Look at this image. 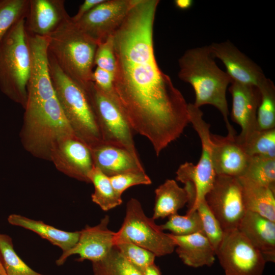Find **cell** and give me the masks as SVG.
Here are the masks:
<instances>
[{
  "label": "cell",
  "mask_w": 275,
  "mask_h": 275,
  "mask_svg": "<svg viewBox=\"0 0 275 275\" xmlns=\"http://www.w3.org/2000/svg\"><path fill=\"white\" fill-rule=\"evenodd\" d=\"M212 160L216 175L241 177L250 156L237 135L226 136L211 133Z\"/></svg>",
  "instance_id": "16"
},
{
  "label": "cell",
  "mask_w": 275,
  "mask_h": 275,
  "mask_svg": "<svg viewBox=\"0 0 275 275\" xmlns=\"http://www.w3.org/2000/svg\"><path fill=\"white\" fill-rule=\"evenodd\" d=\"M31 56L25 18L16 22L0 42V90L24 109L27 101Z\"/></svg>",
  "instance_id": "5"
},
{
  "label": "cell",
  "mask_w": 275,
  "mask_h": 275,
  "mask_svg": "<svg viewBox=\"0 0 275 275\" xmlns=\"http://www.w3.org/2000/svg\"><path fill=\"white\" fill-rule=\"evenodd\" d=\"M155 200L152 218H164L177 213L193 200L192 193L186 187H180L173 179H167L155 190Z\"/></svg>",
  "instance_id": "21"
},
{
  "label": "cell",
  "mask_w": 275,
  "mask_h": 275,
  "mask_svg": "<svg viewBox=\"0 0 275 275\" xmlns=\"http://www.w3.org/2000/svg\"><path fill=\"white\" fill-rule=\"evenodd\" d=\"M143 275H162L159 267L153 263L148 266L143 272Z\"/></svg>",
  "instance_id": "39"
},
{
  "label": "cell",
  "mask_w": 275,
  "mask_h": 275,
  "mask_svg": "<svg viewBox=\"0 0 275 275\" xmlns=\"http://www.w3.org/2000/svg\"><path fill=\"white\" fill-rule=\"evenodd\" d=\"M114 74L96 67L92 74V81L101 90L107 94L115 96L114 90Z\"/></svg>",
  "instance_id": "36"
},
{
  "label": "cell",
  "mask_w": 275,
  "mask_h": 275,
  "mask_svg": "<svg viewBox=\"0 0 275 275\" xmlns=\"http://www.w3.org/2000/svg\"><path fill=\"white\" fill-rule=\"evenodd\" d=\"M0 275H2V274H1V273H0Z\"/></svg>",
  "instance_id": "41"
},
{
  "label": "cell",
  "mask_w": 275,
  "mask_h": 275,
  "mask_svg": "<svg viewBox=\"0 0 275 275\" xmlns=\"http://www.w3.org/2000/svg\"><path fill=\"white\" fill-rule=\"evenodd\" d=\"M0 256L7 275H45L30 267L17 254L12 238L0 234Z\"/></svg>",
  "instance_id": "28"
},
{
  "label": "cell",
  "mask_w": 275,
  "mask_h": 275,
  "mask_svg": "<svg viewBox=\"0 0 275 275\" xmlns=\"http://www.w3.org/2000/svg\"><path fill=\"white\" fill-rule=\"evenodd\" d=\"M94 65L114 74L116 61L114 52L113 36L98 44L96 51Z\"/></svg>",
  "instance_id": "35"
},
{
  "label": "cell",
  "mask_w": 275,
  "mask_h": 275,
  "mask_svg": "<svg viewBox=\"0 0 275 275\" xmlns=\"http://www.w3.org/2000/svg\"><path fill=\"white\" fill-rule=\"evenodd\" d=\"M138 0H104L73 22L97 44L112 36Z\"/></svg>",
  "instance_id": "11"
},
{
  "label": "cell",
  "mask_w": 275,
  "mask_h": 275,
  "mask_svg": "<svg viewBox=\"0 0 275 275\" xmlns=\"http://www.w3.org/2000/svg\"><path fill=\"white\" fill-rule=\"evenodd\" d=\"M260 101L258 108L257 121L259 130L275 128V86L268 78L258 87Z\"/></svg>",
  "instance_id": "26"
},
{
  "label": "cell",
  "mask_w": 275,
  "mask_h": 275,
  "mask_svg": "<svg viewBox=\"0 0 275 275\" xmlns=\"http://www.w3.org/2000/svg\"><path fill=\"white\" fill-rule=\"evenodd\" d=\"M90 182L94 187L91 195L92 201L103 210L108 211L122 203V196L113 188L109 177L93 166L88 175Z\"/></svg>",
  "instance_id": "24"
},
{
  "label": "cell",
  "mask_w": 275,
  "mask_h": 275,
  "mask_svg": "<svg viewBox=\"0 0 275 275\" xmlns=\"http://www.w3.org/2000/svg\"><path fill=\"white\" fill-rule=\"evenodd\" d=\"M158 0H139L113 35L114 90L133 130L146 138L156 155L189 123L188 103L159 67L153 45Z\"/></svg>",
  "instance_id": "1"
},
{
  "label": "cell",
  "mask_w": 275,
  "mask_h": 275,
  "mask_svg": "<svg viewBox=\"0 0 275 275\" xmlns=\"http://www.w3.org/2000/svg\"><path fill=\"white\" fill-rule=\"evenodd\" d=\"M90 149L94 166L109 177L145 171L140 159L123 148L102 143Z\"/></svg>",
  "instance_id": "19"
},
{
  "label": "cell",
  "mask_w": 275,
  "mask_h": 275,
  "mask_svg": "<svg viewBox=\"0 0 275 275\" xmlns=\"http://www.w3.org/2000/svg\"><path fill=\"white\" fill-rule=\"evenodd\" d=\"M228 90L232 99L231 118L241 127L240 133L237 136L242 143L258 129L257 115L260 92L256 86L235 81L231 82Z\"/></svg>",
  "instance_id": "15"
},
{
  "label": "cell",
  "mask_w": 275,
  "mask_h": 275,
  "mask_svg": "<svg viewBox=\"0 0 275 275\" xmlns=\"http://www.w3.org/2000/svg\"><path fill=\"white\" fill-rule=\"evenodd\" d=\"M176 245V252L186 265L198 268L211 266L215 261V251L204 233L177 236L170 234Z\"/></svg>",
  "instance_id": "20"
},
{
  "label": "cell",
  "mask_w": 275,
  "mask_h": 275,
  "mask_svg": "<svg viewBox=\"0 0 275 275\" xmlns=\"http://www.w3.org/2000/svg\"><path fill=\"white\" fill-rule=\"evenodd\" d=\"M49 161L66 176L90 183L88 175L94 166L91 150L75 134L63 137L53 145Z\"/></svg>",
  "instance_id": "12"
},
{
  "label": "cell",
  "mask_w": 275,
  "mask_h": 275,
  "mask_svg": "<svg viewBox=\"0 0 275 275\" xmlns=\"http://www.w3.org/2000/svg\"><path fill=\"white\" fill-rule=\"evenodd\" d=\"M208 46L193 48L185 51L178 60V74L180 80L193 87L196 107L211 105L221 113L228 135L236 131L229 121L226 91L231 82L227 73L216 64Z\"/></svg>",
  "instance_id": "2"
},
{
  "label": "cell",
  "mask_w": 275,
  "mask_h": 275,
  "mask_svg": "<svg viewBox=\"0 0 275 275\" xmlns=\"http://www.w3.org/2000/svg\"><path fill=\"white\" fill-rule=\"evenodd\" d=\"M241 177L275 191V158L250 156L246 169Z\"/></svg>",
  "instance_id": "25"
},
{
  "label": "cell",
  "mask_w": 275,
  "mask_h": 275,
  "mask_svg": "<svg viewBox=\"0 0 275 275\" xmlns=\"http://www.w3.org/2000/svg\"><path fill=\"white\" fill-rule=\"evenodd\" d=\"M115 243L132 242L150 251L156 257L170 254L176 248L170 234L164 233L152 218L146 215L141 204L134 198L127 203L124 220L115 232Z\"/></svg>",
  "instance_id": "8"
},
{
  "label": "cell",
  "mask_w": 275,
  "mask_h": 275,
  "mask_svg": "<svg viewBox=\"0 0 275 275\" xmlns=\"http://www.w3.org/2000/svg\"><path fill=\"white\" fill-rule=\"evenodd\" d=\"M115 191L122 196L128 188L137 185H149L152 183L145 171L129 172L109 177Z\"/></svg>",
  "instance_id": "34"
},
{
  "label": "cell",
  "mask_w": 275,
  "mask_h": 275,
  "mask_svg": "<svg viewBox=\"0 0 275 275\" xmlns=\"http://www.w3.org/2000/svg\"><path fill=\"white\" fill-rule=\"evenodd\" d=\"M161 229L169 230L172 234L184 236L198 232L203 233V226L200 217L197 210L186 213L185 215L178 213L169 216L168 220L160 225Z\"/></svg>",
  "instance_id": "31"
},
{
  "label": "cell",
  "mask_w": 275,
  "mask_h": 275,
  "mask_svg": "<svg viewBox=\"0 0 275 275\" xmlns=\"http://www.w3.org/2000/svg\"><path fill=\"white\" fill-rule=\"evenodd\" d=\"M192 0H175L174 1L175 6L181 10H187L190 8L193 4Z\"/></svg>",
  "instance_id": "38"
},
{
  "label": "cell",
  "mask_w": 275,
  "mask_h": 275,
  "mask_svg": "<svg viewBox=\"0 0 275 275\" xmlns=\"http://www.w3.org/2000/svg\"><path fill=\"white\" fill-rule=\"evenodd\" d=\"M241 185L246 211L256 213L275 222V191L244 177H238Z\"/></svg>",
  "instance_id": "23"
},
{
  "label": "cell",
  "mask_w": 275,
  "mask_h": 275,
  "mask_svg": "<svg viewBox=\"0 0 275 275\" xmlns=\"http://www.w3.org/2000/svg\"><path fill=\"white\" fill-rule=\"evenodd\" d=\"M30 0H0V42L9 30L26 16Z\"/></svg>",
  "instance_id": "30"
},
{
  "label": "cell",
  "mask_w": 275,
  "mask_h": 275,
  "mask_svg": "<svg viewBox=\"0 0 275 275\" xmlns=\"http://www.w3.org/2000/svg\"><path fill=\"white\" fill-rule=\"evenodd\" d=\"M48 37V53L60 69L86 90L93 82L98 44L82 32L69 17Z\"/></svg>",
  "instance_id": "3"
},
{
  "label": "cell",
  "mask_w": 275,
  "mask_h": 275,
  "mask_svg": "<svg viewBox=\"0 0 275 275\" xmlns=\"http://www.w3.org/2000/svg\"><path fill=\"white\" fill-rule=\"evenodd\" d=\"M224 232L215 255L225 275H262L266 263L262 254L237 228Z\"/></svg>",
  "instance_id": "9"
},
{
  "label": "cell",
  "mask_w": 275,
  "mask_h": 275,
  "mask_svg": "<svg viewBox=\"0 0 275 275\" xmlns=\"http://www.w3.org/2000/svg\"><path fill=\"white\" fill-rule=\"evenodd\" d=\"M94 275H143L115 246L103 259L92 262Z\"/></svg>",
  "instance_id": "27"
},
{
  "label": "cell",
  "mask_w": 275,
  "mask_h": 275,
  "mask_svg": "<svg viewBox=\"0 0 275 275\" xmlns=\"http://www.w3.org/2000/svg\"><path fill=\"white\" fill-rule=\"evenodd\" d=\"M126 259L143 274L154 263L156 256L150 251L128 241H119L115 245Z\"/></svg>",
  "instance_id": "32"
},
{
  "label": "cell",
  "mask_w": 275,
  "mask_h": 275,
  "mask_svg": "<svg viewBox=\"0 0 275 275\" xmlns=\"http://www.w3.org/2000/svg\"><path fill=\"white\" fill-rule=\"evenodd\" d=\"M48 56L55 93L74 133L89 147L103 143L86 91L65 74L52 57Z\"/></svg>",
  "instance_id": "4"
},
{
  "label": "cell",
  "mask_w": 275,
  "mask_h": 275,
  "mask_svg": "<svg viewBox=\"0 0 275 275\" xmlns=\"http://www.w3.org/2000/svg\"><path fill=\"white\" fill-rule=\"evenodd\" d=\"M196 210L202 222L203 233L216 251L223 239L224 231L205 200L200 203Z\"/></svg>",
  "instance_id": "33"
},
{
  "label": "cell",
  "mask_w": 275,
  "mask_h": 275,
  "mask_svg": "<svg viewBox=\"0 0 275 275\" xmlns=\"http://www.w3.org/2000/svg\"><path fill=\"white\" fill-rule=\"evenodd\" d=\"M188 113L189 123L201 140L202 152L197 164L185 162L179 167L176 179L184 184H190L194 189V200L187 211L190 213L196 211L200 203L205 200L206 195L213 186L216 175L212 160L210 126L204 120L200 108L193 103L188 104Z\"/></svg>",
  "instance_id": "6"
},
{
  "label": "cell",
  "mask_w": 275,
  "mask_h": 275,
  "mask_svg": "<svg viewBox=\"0 0 275 275\" xmlns=\"http://www.w3.org/2000/svg\"><path fill=\"white\" fill-rule=\"evenodd\" d=\"M205 200L224 232L237 228L246 212L238 178L216 175Z\"/></svg>",
  "instance_id": "10"
},
{
  "label": "cell",
  "mask_w": 275,
  "mask_h": 275,
  "mask_svg": "<svg viewBox=\"0 0 275 275\" xmlns=\"http://www.w3.org/2000/svg\"><path fill=\"white\" fill-rule=\"evenodd\" d=\"M69 17L64 0H30L25 31L30 35L48 37Z\"/></svg>",
  "instance_id": "17"
},
{
  "label": "cell",
  "mask_w": 275,
  "mask_h": 275,
  "mask_svg": "<svg viewBox=\"0 0 275 275\" xmlns=\"http://www.w3.org/2000/svg\"><path fill=\"white\" fill-rule=\"evenodd\" d=\"M0 273H1L2 275H7V273L5 270V269L3 267V265L2 262L1 256H0Z\"/></svg>",
  "instance_id": "40"
},
{
  "label": "cell",
  "mask_w": 275,
  "mask_h": 275,
  "mask_svg": "<svg viewBox=\"0 0 275 275\" xmlns=\"http://www.w3.org/2000/svg\"><path fill=\"white\" fill-rule=\"evenodd\" d=\"M11 225L32 231L53 245L59 247L63 253L72 249L78 241L80 231L68 232L58 229L44 223L24 216L12 214L8 217Z\"/></svg>",
  "instance_id": "22"
},
{
  "label": "cell",
  "mask_w": 275,
  "mask_h": 275,
  "mask_svg": "<svg viewBox=\"0 0 275 275\" xmlns=\"http://www.w3.org/2000/svg\"><path fill=\"white\" fill-rule=\"evenodd\" d=\"M104 1V0H85L79 7L76 14L74 16L71 17L72 20L74 22L77 21L95 7L103 2Z\"/></svg>",
  "instance_id": "37"
},
{
  "label": "cell",
  "mask_w": 275,
  "mask_h": 275,
  "mask_svg": "<svg viewBox=\"0 0 275 275\" xmlns=\"http://www.w3.org/2000/svg\"><path fill=\"white\" fill-rule=\"evenodd\" d=\"M208 47L213 57L225 65L231 81L258 87L266 79L261 68L229 40L213 43Z\"/></svg>",
  "instance_id": "14"
},
{
  "label": "cell",
  "mask_w": 275,
  "mask_h": 275,
  "mask_svg": "<svg viewBox=\"0 0 275 275\" xmlns=\"http://www.w3.org/2000/svg\"><path fill=\"white\" fill-rule=\"evenodd\" d=\"M94 109L104 144L119 147L140 159L132 129L116 96L106 94L93 82L86 90Z\"/></svg>",
  "instance_id": "7"
},
{
  "label": "cell",
  "mask_w": 275,
  "mask_h": 275,
  "mask_svg": "<svg viewBox=\"0 0 275 275\" xmlns=\"http://www.w3.org/2000/svg\"><path fill=\"white\" fill-rule=\"evenodd\" d=\"M109 222V217L106 215L96 226H87L80 231L76 245L69 251L62 253L57 260L56 264H64L67 258L73 255L79 256L78 261L87 260L94 262L105 258L115 245V232L108 228Z\"/></svg>",
  "instance_id": "13"
},
{
  "label": "cell",
  "mask_w": 275,
  "mask_h": 275,
  "mask_svg": "<svg viewBox=\"0 0 275 275\" xmlns=\"http://www.w3.org/2000/svg\"><path fill=\"white\" fill-rule=\"evenodd\" d=\"M249 156L275 158V128L257 130L242 143Z\"/></svg>",
  "instance_id": "29"
},
{
  "label": "cell",
  "mask_w": 275,
  "mask_h": 275,
  "mask_svg": "<svg viewBox=\"0 0 275 275\" xmlns=\"http://www.w3.org/2000/svg\"><path fill=\"white\" fill-rule=\"evenodd\" d=\"M237 229L262 254L266 262H274L275 222L246 211Z\"/></svg>",
  "instance_id": "18"
}]
</instances>
